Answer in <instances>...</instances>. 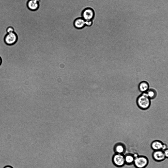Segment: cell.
I'll use <instances>...</instances> for the list:
<instances>
[{"instance_id":"52a82bcc","label":"cell","mask_w":168,"mask_h":168,"mask_svg":"<svg viewBox=\"0 0 168 168\" xmlns=\"http://www.w3.org/2000/svg\"><path fill=\"white\" fill-rule=\"evenodd\" d=\"M40 0H28L26 3L28 9L32 11H35L39 8Z\"/></svg>"},{"instance_id":"7c38bea8","label":"cell","mask_w":168,"mask_h":168,"mask_svg":"<svg viewBox=\"0 0 168 168\" xmlns=\"http://www.w3.org/2000/svg\"><path fill=\"white\" fill-rule=\"evenodd\" d=\"M149 83L145 81L141 82L139 84L138 88L139 91L142 93L146 92L149 89Z\"/></svg>"},{"instance_id":"2e32d148","label":"cell","mask_w":168,"mask_h":168,"mask_svg":"<svg viewBox=\"0 0 168 168\" xmlns=\"http://www.w3.org/2000/svg\"><path fill=\"white\" fill-rule=\"evenodd\" d=\"M164 154L166 157V158H168V149H166L163 151Z\"/></svg>"},{"instance_id":"ba28073f","label":"cell","mask_w":168,"mask_h":168,"mask_svg":"<svg viewBox=\"0 0 168 168\" xmlns=\"http://www.w3.org/2000/svg\"><path fill=\"white\" fill-rule=\"evenodd\" d=\"M125 145L121 142L116 143L113 147V151L115 153L124 154L126 151Z\"/></svg>"},{"instance_id":"d6986e66","label":"cell","mask_w":168,"mask_h":168,"mask_svg":"<svg viewBox=\"0 0 168 168\" xmlns=\"http://www.w3.org/2000/svg\"><path fill=\"white\" fill-rule=\"evenodd\" d=\"M1 62V59L0 57V65Z\"/></svg>"},{"instance_id":"8992f818","label":"cell","mask_w":168,"mask_h":168,"mask_svg":"<svg viewBox=\"0 0 168 168\" xmlns=\"http://www.w3.org/2000/svg\"><path fill=\"white\" fill-rule=\"evenodd\" d=\"M152 155L153 159L157 162L162 161L166 158L164 151L162 150L154 151Z\"/></svg>"},{"instance_id":"5b68a950","label":"cell","mask_w":168,"mask_h":168,"mask_svg":"<svg viewBox=\"0 0 168 168\" xmlns=\"http://www.w3.org/2000/svg\"><path fill=\"white\" fill-rule=\"evenodd\" d=\"M94 15V10L90 8H85L81 14L82 18L86 21L92 20Z\"/></svg>"},{"instance_id":"4fadbf2b","label":"cell","mask_w":168,"mask_h":168,"mask_svg":"<svg viewBox=\"0 0 168 168\" xmlns=\"http://www.w3.org/2000/svg\"><path fill=\"white\" fill-rule=\"evenodd\" d=\"M146 93L148 96L151 99H155L157 95L156 91L153 88L149 89Z\"/></svg>"},{"instance_id":"5bb4252c","label":"cell","mask_w":168,"mask_h":168,"mask_svg":"<svg viewBox=\"0 0 168 168\" xmlns=\"http://www.w3.org/2000/svg\"><path fill=\"white\" fill-rule=\"evenodd\" d=\"M15 32V29L12 26H9L6 29V32L7 33H9Z\"/></svg>"},{"instance_id":"9c48e42d","label":"cell","mask_w":168,"mask_h":168,"mask_svg":"<svg viewBox=\"0 0 168 168\" xmlns=\"http://www.w3.org/2000/svg\"><path fill=\"white\" fill-rule=\"evenodd\" d=\"M74 25L75 27L78 29L83 28L86 25V20L82 17L76 19L74 21Z\"/></svg>"},{"instance_id":"ac0fdd59","label":"cell","mask_w":168,"mask_h":168,"mask_svg":"<svg viewBox=\"0 0 168 168\" xmlns=\"http://www.w3.org/2000/svg\"><path fill=\"white\" fill-rule=\"evenodd\" d=\"M3 168H13L11 166H7L4 167Z\"/></svg>"},{"instance_id":"30bf717a","label":"cell","mask_w":168,"mask_h":168,"mask_svg":"<svg viewBox=\"0 0 168 168\" xmlns=\"http://www.w3.org/2000/svg\"><path fill=\"white\" fill-rule=\"evenodd\" d=\"M163 144L160 140H154L151 143V147L152 149L154 151L162 150Z\"/></svg>"},{"instance_id":"3957f363","label":"cell","mask_w":168,"mask_h":168,"mask_svg":"<svg viewBox=\"0 0 168 168\" xmlns=\"http://www.w3.org/2000/svg\"><path fill=\"white\" fill-rule=\"evenodd\" d=\"M112 160L113 164L118 168H121L125 165L124 155L115 153L112 156Z\"/></svg>"},{"instance_id":"7a4b0ae2","label":"cell","mask_w":168,"mask_h":168,"mask_svg":"<svg viewBox=\"0 0 168 168\" xmlns=\"http://www.w3.org/2000/svg\"><path fill=\"white\" fill-rule=\"evenodd\" d=\"M148 158L144 155H138L135 157L133 165L136 168H145L148 165Z\"/></svg>"},{"instance_id":"277c9868","label":"cell","mask_w":168,"mask_h":168,"mask_svg":"<svg viewBox=\"0 0 168 168\" xmlns=\"http://www.w3.org/2000/svg\"><path fill=\"white\" fill-rule=\"evenodd\" d=\"M18 39V35L15 32L7 33L5 36L4 41L9 45H12L15 43Z\"/></svg>"},{"instance_id":"6da1fadb","label":"cell","mask_w":168,"mask_h":168,"mask_svg":"<svg viewBox=\"0 0 168 168\" xmlns=\"http://www.w3.org/2000/svg\"><path fill=\"white\" fill-rule=\"evenodd\" d=\"M151 100L146 92L142 93L137 97L136 103L138 107L140 109L145 110L150 107L151 104Z\"/></svg>"},{"instance_id":"8fae6325","label":"cell","mask_w":168,"mask_h":168,"mask_svg":"<svg viewBox=\"0 0 168 168\" xmlns=\"http://www.w3.org/2000/svg\"><path fill=\"white\" fill-rule=\"evenodd\" d=\"M125 164L131 165L133 164L135 156L133 154L128 153L124 155Z\"/></svg>"},{"instance_id":"e0dca14e","label":"cell","mask_w":168,"mask_h":168,"mask_svg":"<svg viewBox=\"0 0 168 168\" xmlns=\"http://www.w3.org/2000/svg\"><path fill=\"white\" fill-rule=\"evenodd\" d=\"M167 148V145L165 144H163L162 149V150L164 151Z\"/></svg>"},{"instance_id":"9a60e30c","label":"cell","mask_w":168,"mask_h":168,"mask_svg":"<svg viewBox=\"0 0 168 168\" xmlns=\"http://www.w3.org/2000/svg\"><path fill=\"white\" fill-rule=\"evenodd\" d=\"M92 20L86 21V25L88 26H91L92 24Z\"/></svg>"}]
</instances>
